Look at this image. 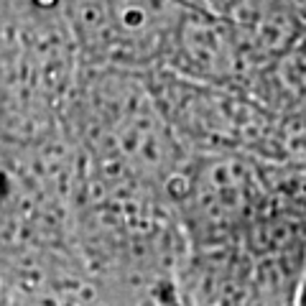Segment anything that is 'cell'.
<instances>
[{
  "instance_id": "1",
  "label": "cell",
  "mask_w": 306,
  "mask_h": 306,
  "mask_svg": "<svg viewBox=\"0 0 306 306\" xmlns=\"http://www.w3.org/2000/svg\"><path fill=\"white\" fill-rule=\"evenodd\" d=\"M143 79L189 153L278 163L286 128L245 92L192 82L166 69L148 72Z\"/></svg>"
},
{
  "instance_id": "2",
  "label": "cell",
  "mask_w": 306,
  "mask_h": 306,
  "mask_svg": "<svg viewBox=\"0 0 306 306\" xmlns=\"http://www.w3.org/2000/svg\"><path fill=\"white\" fill-rule=\"evenodd\" d=\"M168 194L189 253L242 245L268 217L263 161L245 156L192 153Z\"/></svg>"
},
{
  "instance_id": "3",
  "label": "cell",
  "mask_w": 306,
  "mask_h": 306,
  "mask_svg": "<svg viewBox=\"0 0 306 306\" xmlns=\"http://www.w3.org/2000/svg\"><path fill=\"white\" fill-rule=\"evenodd\" d=\"M240 92L255 100L283 128L306 130V33L281 56L253 69Z\"/></svg>"
},
{
  "instance_id": "4",
  "label": "cell",
  "mask_w": 306,
  "mask_h": 306,
  "mask_svg": "<svg viewBox=\"0 0 306 306\" xmlns=\"http://www.w3.org/2000/svg\"><path fill=\"white\" fill-rule=\"evenodd\" d=\"M153 296H156V304L158 306H192L184 294L179 291L176 283H168V281H161L156 289H153Z\"/></svg>"
},
{
  "instance_id": "5",
  "label": "cell",
  "mask_w": 306,
  "mask_h": 306,
  "mask_svg": "<svg viewBox=\"0 0 306 306\" xmlns=\"http://www.w3.org/2000/svg\"><path fill=\"white\" fill-rule=\"evenodd\" d=\"M296 306H306V260H304V271L299 278V291H296Z\"/></svg>"
}]
</instances>
